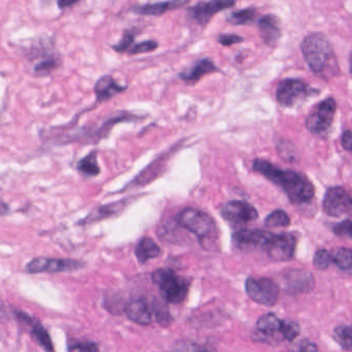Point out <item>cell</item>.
Masks as SVG:
<instances>
[{"mask_svg":"<svg viewBox=\"0 0 352 352\" xmlns=\"http://www.w3.org/2000/svg\"><path fill=\"white\" fill-rule=\"evenodd\" d=\"M337 104L333 98H327L319 102L306 118L307 129L313 135H324L333 124Z\"/></svg>","mask_w":352,"mask_h":352,"instance_id":"obj_7","label":"cell"},{"mask_svg":"<svg viewBox=\"0 0 352 352\" xmlns=\"http://www.w3.org/2000/svg\"><path fill=\"white\" fill-rule=\"evenodd\" d=\"M273 232L263 230H239L232 234V242L236 250L251 252L265 250Z\"/></svg>","mask_w":352,"mask_h":352,"instance_id":"obj_10","label":"cell"},{"mask_svg":"<svg viewBox=\"0 0 352 352\" xmlns=\"http://www.w3.org/2000/svg\"><path fill=\"white\" fill-rule=\"evenodd\" d=\"M245 290L251 300L263 306H274L279 298V286L270 278H247Z\"/></svg>","mask_w":352,"mask_h":352,"instance_id":"obj_5","label":"cell"},{"mask_svg":"<svg viewBox=\"0 0 352 352\" xmlns=\"http://www.w3.org/2000/svg\"><path fill=\"white\" fill-rule=\"evenodd\" d=\"M323 211L331 217H340L352 210V195L341 186L327 189L322 201Z\"/></svg>","mask_w":352,"mask_h":352,"instance_id":"obj_11","label":"cell"},{"mask_svg":"<svg viewBox=\"0 0 352 352\" xmlns=\"http://www.w3.org/2000/svg\"><path fill=\"white\" fill-rule=\"evenodd\" d=\"M258 28L263 42L267 46H275L281 34L278 18L273 15L263 16L259 20Z\"/></svg>","mask_w":352,"mask_h":352,"instance_id":"obj_21","label":"cell"},{"mask_svg":"<svg viewBox=\"0 0 352 352\" xmlns=\"http://www.w3.org/2000/svg\"><path fill=\"white\" fill-rule=\"evenodd\" d=\"M331 263H333V261H331V252L325 250V249H319L316 251L314 258H313V265L317 270L324 271V270L329 269Z\"/></svg>","mask_w":352,"mask_h":352,"instance_id":"obj_34","label":"cell"},{"mask_svg":"<svg viewBox=\"0 0 352 352\" xmlns=\"http://www.w3.org/2000/svg\"><path fill=\"white\" fill-rule=\"evenodd\" d=\"M85 267V263L76 259L54 258V257H36L26 265L28 274L61 273L78 271Z\"/></svg>","mask_w":352,"mask_h":352,"instance_id":"obj_8","label":"cell"},{"mask_svg":"<svg viewBox=\"0 0 352 352\" xmlns=\"http://www.w3.org/2000/svg\"><path fill=\"white\" fill-rule=\"evenodd\" d=\"M125 201H118V203L111 204L108 206H102L98 208L94 213H90L87 217L82 219L78 224L91 223L94 221H98L102 218L111 217V216L116 215L117 212L122 211L124 208Z\"/></svg>","mask_w":352,"mask_h":352,"instance_id":"obj_27","label":"cell"},{"mask_svg":"<svg viewBox=\"0 0 352 352\" xmlns=\"http://www.w3.org/2000/svg\"><path fill=\"white\" fill-rule=\"evenodd\" d=\"M61 65H63V59L58 54L48 53L34 65V74L36 77H48L57 71Z\"/></svg>","mask_w":352,"mask_h":352,"instance_id":"obj_24","label":"cell"},{"mask_svg":"<svg viewBox=\"0 0 352 352\" xmlns=\"http://www.w3.org/2000/svg\"><path fill=\"white\" fill-rule=\"evenodd\" d=\"M285 320L280 319L274 313H267L259 317L256 322V331L254 333L258 335V340L267 343H280L286 341L284 335Z\"/></svg>","mask_w":352,"mask_h":352,"instance_id":"obj_12","label":"cell"},{"mask_svg":"<svg viewBox=\"0 0 352 352\" xmlns=\"http://www.w3.org/2000/svg\"><path fill=\"white\" fill-rule=\"evenodd\" d=\"M78 170L85 177H96L100 175V168L98 164V152H90L85 157L79 160Z\"/></svg>","mask_w":352,"mask_h":352,"instance_id":"obj_28","label":"cell"},{"mask_svg":"<svg viewBox=\"0 0 352 352\" xmlns=\"http://www.w3.org/2000/svg\"><path fill=\"white\" fill-rule=\"evenodd\" d=\"M341 145L346 151L352 152V131H344L341 138Z\"/></svg>","mask_w":352,"mask_h":352,"instance_id":"obj_38","label":"cell"},{"mask_svg":"<svg viewBox=\"0 0 352 352\" xmlns=\"http://www.w3.org/2000/svg\"><path fill=\"white\" fill-rule=\"evenodd\" d=\"M175 222L195 234L206 250H215L219 234L217 224L211 215L195 208H185L177 214Z\"/></svg>","mask_w":352,"mask_h":352,"instance_id":"obj_3","label":"cell"},{"mask_svg":"<svg viewBox=\"0 0 352 352\" xmlns=\"http://www.w3.org/2000/svg\"><path fill=\"white\" fill-rule=\"evenodd\" d=\"M139 32L140 30H138L137 28L125 30L118 44L112 45L113 50L116 51L117 53L129 52L131 47L135 44V38H137Z\"/></svg>","mask_w":352,"mask_h":352,"instance_id":"obj_30","label":"cell"},{"mask_svg":"<svg viewBox=\"0 0 352 352\" xmlns=\"http://www.w3.org/2000/svg\"><path fill=\"white\" fill-rule=\"evenodd\" d=\"M191 0H166L160 3H146V5L133 6L131 8V13L148 17H162L170 12L182 9L190 3Z\"/></svg>","mask_w":352,"mask_h":352,"instance_id":"obj_17","label":"cell"},{"mask_svg":"<svg viewBox=\"0 0 352 352\" xmlns=\"http://www.w3.org/2000/svg\"><path fill=\"white\" fill-rule=\"evenodd\" d=\"M302 56L313 74L327 79L338 72L337 59L327 36L322 34H308L300 45Z\"/></svg>","mask_w":352,"mask_h":352,"instance_id":"obj_2","label":"cell"},{"mask_svg":"<svg viewBox=\"0 0 352 352\" xmlns=\"http://www.w3.org/2000/svg\"><path fill=\"white\" fill-rule=\"evenodd\" d=\"M124 313L129 320L140 325H149L152 322L151 307L149 300L146 298H135L127 302L124 307Z\"/></svg>","mask_w":352,"mask_h":352,"instance_id":"obj_19","label":"cell"},{"mask_svg":"<svg viewBox=\"0 0 352 352\" xmlns=\"http://www.w3.org/2000/svg\"><path fill=\"white\" fill-rule=\"evenodd\" d=\"M220 214L232 226L249 223L258 218V212L250 204L244 201H230L224 204Z\"/></svg>","mask_w":352,"mask_h":352,"instance_id":"obj_14","label":"cell"},{"mask_svg":"<svg viewBox=\"0 0 352 352\" xmlns=\"http://www.w3.org/2000/svg\"><path fill=\"white\" fill-rule=\"evenodd\" d=\"M298 240L294 234H273L265 246L270 258L276 261H289L294 256Z\"/></svg>","mask_w":352,"mask_h":352,"instance_id":"obj_13","label":"cell"},{"mask_svg":"<svg viewBox=\"0 0 352 352\" xmlns=\"http://www.w3.org/2000/svg\"><path fill=\"white\" fill-rule=\"evenodd\" d=\"M312 89L302 80L286 79L280 82L276 90L278 102L284 107H294L311 96Z\"/></svg>","mask_w":352,"mask_h":352,"instance_id":"obj_9","label":"cell"},{"mask_svg":"<svg viewBox=\"0 0 352 352\" xmlns=\"http://www.w3.org/2000/svg\"><path fill=\"white\" fill-rule=\"evenodd\" d=\"M331 261L338 269L352 275V248L337 247L331 250Z\"/></svg>","mask_w":352,"mask_h":352,"instance_id":"obj_26","label":"cell"},{"mask_svg":"<svg viewBox=\"0 0 352 352\" xmlns=\"http://www.w3.org/2000/svg\"><path fill=\"white\" fill-rule=\"evenodd\" d=\"M333 338L344 350L352 351V325H340L336 327Z\"/></svg>","mask_w":352,"mask_h":352,"instance_id":"obj_31","label":"cell"},{"mask_svg":"<svg viewBox=\"0 0 352 352\" xmlns=\"http://www.w3.org/2000/svg\"><path fill=\"white\" fill-rule=\"evenodd\" d=\"M14 314L18 317L20 321L23 323L25 327H28L30 335L34 338V341L46 351H54L53 347L52 340H51L50 335L48 331L45 329L44 325L40 322L36 318L28 315V313L19 310V309H14Z\"/></svg>","mask_w":352,"mask_h":352,"instance_id":"obj_16","label":"cell"},{"mask_svg":"<svg viewBox=\"0 0 352 352\" xmlns=\"http://www.w3.org/2000/svg\"><path fill=\"white\" fill-rule=\"evenodd\" d=\"M152 282L158 286L160 296L170 304H182L189 292V281L174 270L162 267L151 274Z\"/></svg>","mask_w":352,"mask_h":352,"instance_id":"obj_4","label":"cell"},{"mask_svg":"<svg viewBox=\"0 0 352 352\" xmlns=\"http://www.w3.org/2000/svg\"><path fill=\"white\" fill-rule=\"evenodd\" d=\"M218 72H220L219 67L214 63V61L205 57V58L197 60L192 67L180 72L178 74V77L187 85H195L205 76L218 73Z\"/></svg>","mask_w":352,"mask_h":352,"instance_id":"obj_18","label":"cell"},{"mask_svg":"<svg viewBox=\"0 0 352 352\" xmlns=\"http://www.w3.org/2000/svg\"><path fill=\"white\" fill-rule=\"evenodd\" d=\"M296 350H300V351H316V350H318V347H317L316 344L304 340V341L298 344V347L296 348Z\"/></svg>","mask_w":352,"mask_h":352,"instance_id":"obj_40","label":"cell"},{"mask_svg":"<svg viewBox=\"0 0 352 352\" xmlns=\"http://www.w3.org/2000/svg\"><path fill=\"white\" fill-rule=\"evenodd\" d=\"M80 1L81 0H57V7L61 11H65V10L71 9L74 6L78 5Z\"/></svg>","mask_w":352,"mask_h":352,"instance_id":"obj_39","label":"cell"},{"mask_svg":"<svg viewBox=\"0 0 352 352\" xmlns=\"http://www.w3.org/2000/svg\"><path fill=\"white\" fill-rule=\"evenodd\" d=\"M141 116L133 114V113L127 112V111H122V112L116 113L113 116L109 117L102 126L98 129L94 135H96V139L100 140L102 138H106L107 135L110 133L111 129L121 122H135V121L141 120Z\"/></svg>","mask_w":352,"mask_h":352,"instance_id":"obj_23","label":"cell"},{"mask_svg":"<svg viewBox=\"0 0 352 352\" xmlns=\"http://www.w3.org/2000/svg\"><path fill=\"white\" fill-rule=\"evenodd\" d=\"M284 290L288 294H308L315 286L314 276L304 270H289L281 278Z\"/></svg>","mask_w":352,"mask_h":352,"instance_id":"obj_15","label":"cell"},{"mask_svg":"<svg viewBox=\"0 0 352 352\" xmlns=\"http://www.w3.org/2000/svg\"><path fill=\"white\" fill-rule=\"evenodd\" d=\"M333 232L338 236H347L352 239V220L348 219L336 224L333 226Z\"/></svg>","mask_w":352,"mask_h":352,"instance_id":"obj_37","label":"cell"},{"mask_svg":"<svg viewBox=\"0 0 352 352\" xmlns=\"http://www.w3.org/2000/svg\"><path fill=\"white\" fill-rule=\"evenodd\" d=\"M236 0H201L195 6L187 8V17L201 28H206L220 12L230 9Z\"/></svg>","mask_w":352,"mask_h":352,"instance_id":"obj_6","label":"cell"},{"mask_svg":"<svg viewBox=\"0 0 352 352\" xmlns=\"http://www.w3.org/2000/svg\"><path fill=\"white\" fill-rule=\"evenodd\" d=\"M349 63H350V74H351V75H352V53H351V55H350Z\"/></svg>","mask_w":352,"mask_h":352,"instance_id":"obj_41","label":"cell"},{"mask_svg":"<svg viewBox=\"0 0 352 352\" xmlns=\"http://www.w3.org/2000/svg\"><path fill=\"white\" fill-rule=\"evenodd\" d=\"M252 168L255 173L281 187L292 203H308L314 197V186L304 174L296 170H282L265 160H253Z\"/></svg>","mask_w":352,"mask_h":352,"instance_id":"obj_1","label":"cell"},{"mask_svg":"<svg viewBox=\"0 0 352 352\" xmlns=\"http://www.w3.org/2000/svg\"><path fill=\"white\" fill-rule=\"evenodd\" d=\"M149 302L152 314L155 317V320L157 321L158 324L164 327H170L173 320H174V317L170 314V309L168 307V302L162 298V300L153 298Z\"/></svg>","mask_w":352,"mask_h":352,"instance_id":"obj_25","label":"cell"},{"mask_svg":"<svg viewBox=\"0 0 352 352\" xmlns=\"http://www.w3.org/2000/svg\"><path fill=\"white\" fill-rule=\"evenodd\" d=\"M69 351H98V346L94 342L77 341L69 345Z\"/></svg>","mask_w":352,"mask_h":352,"instance_id":"obj_35","label":"cell"},{"mask_svg":"<svg viewBox=\"0 0 352 352\" xmlns=\"http://www.w3.org/2000/svg\"><path fill=\"white\" fill-rule=\"evenodd\" d=\"M218 43L224 47L234 46V45L240 44L244 41L242 36L234 34H221L218 36Z\"/></svg>","mask_w":352,"mask_h":352,"instance_id":"obj_36","label":"cell"},{"mask_svg":"<svg viewBox=\"0 0 352 352\" xmlns=\"http://www.w3.org/2000/svg\"><path fill=\"white\" fill-rule=\"evenodd\" d=\"M158 48H160L158 42L154 40H146L142 41L140 43H135L127 53L129 55L146 54V53L153 52V51Z\"/></svg>","mask_w":352,"mask_h":352,"instance_id":"obj_33","label":"cell"},{"mask_svg":"<svg viewBox=\"0 0 352 352\" xmlns=\"http://www.w3.org/2000/svg\"><path fill=\"white\" fill-rule=\"evenodd\" d=\"M127 90V86H122L111 75H104L96 81L94 85V94L96 102H108L118 94H124Z\"/></svg>","mask_w":352,"mask_h":352,"instance_id":"obj_20","label":"cell"},{"mask_svg":"<svg viewBox=\"0 0 352 352\" xmlns=\"http://www.w3.org/2000/svg\"><path fill=\"white\" fill-rule=\"evenodd\" d=\"M135 253L139 263L144 265L150 259L160 256L162 249L153 239L149 238V236H144L138 243Z\"/></svg>","mask_w":352,"mask_h":352,"instance_id":"obj_22","label":"cell"},{"mask_svg":"<svg viewBox=\"0 0 352 352\" xmlns=\"http://www.w3.org/2000/svg\"><path fill=\"white\" fill-rule=\"evenodd\" d=\"M256 18V10L252 8L241 10V11L234 12L228 17V23L232 25H249L252 23Z\"/></svg>","mask_w":352,"mask_h":352,"instance_id":"obj_29","label":"cell"},{"mask_svg":"<svg viewBox=\"0 0 352 352\" xmlns=\"http://www.w3.org/2000/svg\"><path fill=\"white\" fill-rule=\"evenodd\" d=\"M267 228H287L290 226V218L283 210L272 212L265 220Z\"/></svg>","mask_w":352,"mask_h":352,"instance_id":"obj_32","label":"cell"}]
</instances>
